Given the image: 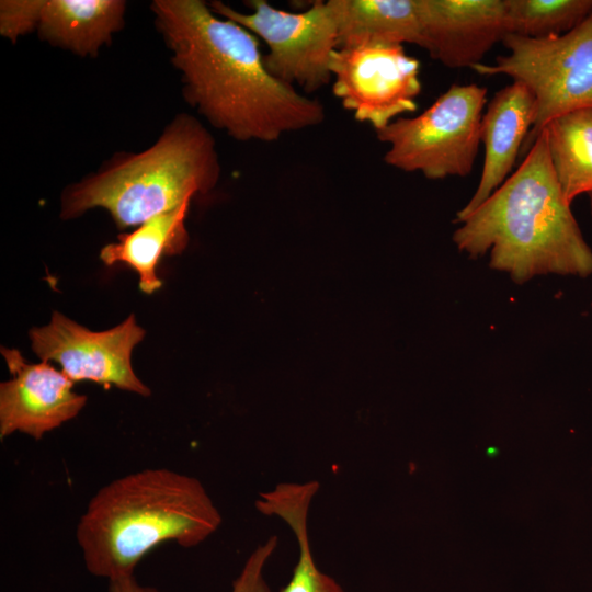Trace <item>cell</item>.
Wrapping results in <instances>:
<instances>
[{
  "instance_id": "6da1fadb",
  "label": "cell",
  "mask_w": 592,
  "mask_h": 592,
  "mask_svg": "<svg viewBox=\"0 0 592 592\" xmlns=\"http://www.w3.org/2000/svg\"><path fill=\"white\" fill-rule=\"evenodd\" d=\"M155 25L180 71L186 102L238 141H276L321 124L318 99L274 78L259 38L202 0H155Z\"/></svg>"
},
{
  "instance_id": "7a4b0ae2",
  "label": "cell",
  "mask_w": 592,
  "mask_h": 592,
  "mask_svg": "<svg viewBox=\"0 0 592 592\" xmlns=\"http://www.w3.org/2000/svg\"><path fill=\"white\" fill-rule=\"evenodd\" d=\"M551 167L542 130L519 168L453 234L470 258L489 253L491 269L519 284L537 275L588 277L592 249Z\"/></svg>"
},
{
  "instance_id": "3957f363",
  "label": "cell",
  "mask_w": 592,
  "mask_h": 592,
  "mask_svg": "<svg viewBox=\"0 0 592 592\" xmlns=\"http://www.w3.org/2000/svg\"><path fill=\"white\" fill-rule=\"evenodd\" d=\"M221 514L195 477L146 468L103 486L81 515L76 538L87 570L114 580L134 576L157 546L191 548L219 528Z\"/></svg>"
},
{
  "instance_id": "277c9868",
  "label": "cell",
  "mask_w": 592,
  "mask_h": 592,
  "mask_svg": "<svg viewBox=\"0 0 592 592\" xmlns=\"http://www.w3.org/2000/svg\"><path fill=\"white\" fill-rule=\"evenodd\" d=\"M220 164L215 140L194 116L180 114L159 139L136 155H123L65 191L66 219L95 207L106 209L117 228L139 226L206 193L217 183Z\"/></svg>"
},
{
  "instance_id": "5b68a950",
  "label": "cell",
  "mask_w": 592,
  "mask_h": 592,
  "mask_svg": "<svg viewBox=\"0 0 592 592\" xmlns=\"http://www.w3.org/2000/svg\"><path fill=\"white\" fill-rule=\"evenodd\" d=\"M486 104L487 88L452 84L418 116L399 117L376 132L389 145L385 163L430 180L468 175L481 143Z\"/></svg>"
},
{
  "instance_id": "8992f818",
  "label": "cell",
  "mask_w": 592,
  "mask_h": 592,
  "mask_svg": "<svg viewBox=\"0 0 592 592\" xmlns=\"http://www.w3.org/2000/svg\"><path fill=\"white\" fill-rule=\"evenodd\" d=\"M502 43L508 55L498 56L493 65L478 64L471 69L480 76H509L533 93L537 112L520 155L524 158L551 119L592 109V12L561 36L531 38L506 34Z\"/></svg>"
},
{
  "instance_id": "52a82bcc",
  "label": "cell",
  "mask_w": 592,
  "mask_h": 592,
  "mask_svg": "<svg viewBox=\"0 0 592 592\" xmlns=\"http://www.w3.org/2000/svg\"><path fill=\"white\" fill-rule=\"evenodd\" d=\"M244 3L250 12H239L217 0L208 5L217 15L243 26L266 44L264 65L281 82L297 86L305 93H314L330 83L339 33L329 0L315 1L299 13L276 9L265 0Z\"/></svg>"
},
{
  "instance_id": "ba28073f",
  "label": "cell",
  "mask_w": 592,
  "mask_h": 592,
  "mask_svg": "<svg viewBox=\"0 0 592 592\" xmlns=\"http://www.w3.org/2000/svg\"><path fill=\"white\" fill-rule=\"evenodd\" d=\"M420 61L403 45L363 44L338 48L332 56V91L342 106L375 132L417 110Z\"/></svg>"
},
{
  "instance_id": "9c48e42d",
  "label": "cell",
  "mask_w": 592,
  "mask_h": 592,
  "mask_svg": "<svg viewBox=\"0 0 592 592\" xmlns=\"http://www.w3.org/2000/svg\"><path fill=\"white\" fill-rule=\"evenodd\" d=\"M145 333L134 315L112 329L91 331L55 311L47 326L30 331V338L35 354L43 362L58 363L75 383L90 380L149 396L150 389L136 376L130 362L132 351Z\"/></svg>"
},
{
  "instance_id": "30bf717a",
  "label": "cell",
  "mask_w": 592,
  "mask_h": 592,
  "mask_svg": "<svg viewBox=\"0 0 592 592\" xmlns=\"http://www.w3.org/2000/svg\"><path fill=\"white\" fill-rule=\"evenodd\" d=\"M12 378L0 385V439L21 432L35 440L73 419L87 397L73 391L61 371L43 362L26 363L14 349H1Z\"/></svg>"
},
{
  "instance_id": "8fae6325",
  "label": "cell",
  "mask_w": 592,
  "mask_h": 592,
  "mask_svg": "<svg viewBox=\"0 0 592 592\" xmlns=\"http://www.w3.org/2000/svg\"><path fill=\"white\" fill-rule=\"evenodd\" d=\"M422 46L448 68L481 64L506 34L504 0H418Z\"/></svg>"
},
{
  "instance_id": "7c38bea8",
  "label": "cell",
  "mask_w": 592,
  "mask_h": 592,
  "mask_svg": "<svg viewBox=\"0 0 592 592\" xmlns=\"http://www.w3.org/2000/svg\"><path fill=\"white\" fill-rule=\"evenodd\" d=\"M536 112L533 93L519 81L494 93L481 118L485 160L479 183L468 203L456 213L455 224L475 210L510 177L535 123Z\"/></svg>"
},
{
  "instance_id": "4fadbf2b",
  "label": "cell",
  "mask_w": 592,
  "mask_h": 592,
  "mask_svg": "<svg viewBox=\"0 0 592 592\" xmlns=\"http://www.w3.org/2000/svg\"><path fill=\"white\" fill-rule=\"evenodd\" d=\"M121 0H43L38 36L54 46L95 57L124 25Z\"/></svg>"
},
{
  "instance_id": "5bb4252c",
  "label": "cell",
  "mask_w": 592,
  "mask_h": 592,
  "mask_svg": "<svg viewBox=\"0 0 592 592\" xmlns=\"http://www.w3.org/2000/svg\"><path fill=\"white\" fill-rule=\"evenodd\" d=\"M339 48L363 44L422 46L418 0H329Z\"/></svg>"
},
{
  "instance_id": "9a60e30c",
  "label": "cell",
  "mask_w": 592,
  "mask_h": 592,
  "mask_svg": "<svg viewBox=\"0 0 592 592\" xmlns=\"http://www.w3.org/2000/svg\"><path fill=\"white\" fill-rule=\"evenodd\" d=\"M190 202L151 217L129 234L118 235L117 242L102 248L101 260L106 265L118 262L128 265L137 272L140 289L152 294L162 285L156 273L161 258L181 253L187 244L184 219Z\"/></svg>"
},
{
  "instance_id": "2e32d148",
  "label": "cell",
  "mask_w": 592,
  "mask_h": 592,
  "mask_svg": "<svg viewBox=\"0 0 592 592\" xmlns=\"http://www.w3.org/2000/svg\"><path fill=\"white\" fill-rule=\"evenodd\" d=\"M319 487L316 480L280 482L261 491L254 502L261 514L285 522L297 542V563L281 592H344L338 581L318 568L310 547L308 512Z\"/></svg>"
},
{
  "instance_id": "e0dca14e",
  "label": "cell",
  "mask_w": 592,
  "mask_h": 592,
  "mask_svg": "<svg viewBox=\"0 0 592 592\" xmlns=\"http://www.w3.org/2000/svg\"><path fill=\"white\" fill-rule=\"evenodd\" d=\"M548 153L566 201L592 193V109L551 119L544 127Z\"/></svg>"
},
{
  "instance_id": "ac0fdd59",
  "label": "cell",
  "mask_w": 592,
  "mask_h": 592,
  "mask_svg": "<svg viewBox=\"0 0 592 592\" xmlns=\"http://www.w3.org/2000/svg\"><path fill=\"white\" fill-rule=\"evenodd\" d=\"M591 12L592 0H504L506 34L531 38L561 36Z\"/></svg>"
},
{
  "instance_id": "d6986e66",
  "label": "cell",
  "mask_w": 592,
  "mask_h": 592,
  "mask_svg": "<svg viewBox=\"0 0 592 592\" xmlns=\"http://www.w3.org/2000/svg\"><path fill=\"white\" fill-rule=\"evenodd\" d=\"M278 545L275 535L259 544L244 561L239 574L232 582L230 592H271L264 577L265 567ZM107 592H158L156 588L144 585L135 576L122 577L109 581Z\"/></svg>"
},
{
  "instance_id": "ffe728a7",
  "label": "cell",
  "mask_w": 592,
  "mask_h": 592,
  "mask_svg": "<svg viewBox=\"0 0 592 592\" xmlns=\"http://www.w3.org/2000/svg\"><path fill=\"white\" fill-rule=\"evenodd\" d=\"M43 0H2L0 34L13 43L19 36L37 29Z\"/></svg>"
},
{
  "instance_id": "44dd1931",
  "label": "cell",
  "mask_w": 592,
  "mask_h": 592,
  "mask_svg": "<svg viewBox=\"0 0 592 592\" xmlns=\"http://www.w3.org/2000/svg\"><path fill=\"white\" fill-rule=\"evenodd\" d=\"M588 195H589V200H590V210H591V215H592V193H590Z\"/></svg>"
}]
</instances>
